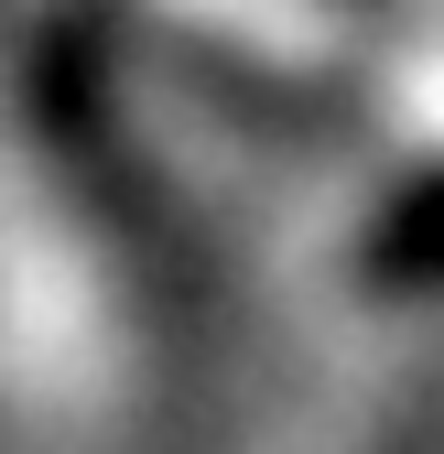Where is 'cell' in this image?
<instances>
[{
  "instance_id": "1",
  "label": "cell",
  "mask_w": 444,
  "mask_h": 454,
  "mask_svg": "<svg viewBox=\"0 0 444 454\" xmlns=\"http://www.w3.org/2000/svg\"><path fill=\"white\" fill-rule=\"evenodd\" d=\"M33 12H54V0H33Z\"/></svg>"
}]
</instances>
